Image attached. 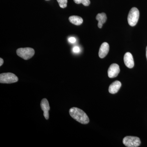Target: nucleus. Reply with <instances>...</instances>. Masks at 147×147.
Instances as JSON below:
<instances>
[{"label": "nucleus", "instance_id": "nucleus-1", "mask_svg": "<svg viewBox=\"0 0 147 147\" xmlns=\"http://www.w3.org/2000/svg\"><path fill=\"white\" fill-rule=\"evenodd\" d=\"M69 114L70 116L83 124H87L90 121L86 113L83 110L76 107H73L69 110Z\"/></svg>", "mask_w": 147, "mask_h": 147}, {"label": "nucleus", "instance_id": "nucleus-2", "mask_svg": "<svg viewBox=\"0 0 147 147\" xmlns=\"http://www.w3.org/2000/svg\"><path fill=\"white\" fill-rule=\"evenodd\" d=\"M16 54L20 57L27 60L33 57L35 51L33 48L30 47L20 48L16 50Z\"/></svg>", "mask_w": 147, "mask_h": 147}, {"label": "nucleus", "instance_id": "nucleus-3", "mask_svg": "<svg viewBox=\"0 0 147 147\" xmlns=\"http://www.w3.org/2000/svg\"><path fill=\"white\" fill-rule=\"evenodd\" d=\"M139 12L136 7H132L129 11L127 17V21L129 25L131 27L136 26L139 20Z\"/></svg>", "mask_w": 147, "mask_h": 147}, {"label": "nucleus", "instance_id": "nucleus-4", "mask_svg": "<svg viewBox=\"0 0 147 147\" xmlns=\"http://www.w3.org/2000/svg\"><path fill=\"white\" fill-rule=\"evenodd\" d=\"M18 79L16 75L12 73H3L0 74L1 84H10L18 82Z\"/></svg>", "mask_w": 147, "mask_h": 147}, {"label": "nucleus", "instance_id": "nucleus-5", "mask_svg": "<svg viewBox=\"0 0 147 147\" xmlns=\"http://www.w3.org/2000/svg\"><path fill=\"white\" fill-rule=\"evenodd\" d=\"M123 144L127 147H139L141 144V141L139 137L133 136H127L123 140Z\"/></svg>", "mask_w": 147, "mask_h": 147}, {"label": "nucleus", "instance_id": "nucleus-6", "mask_svg": "<svg viewBox=\"0 0 147 147\" xmlns=\"http://www.w3.org/2000/svg\"><path fill=\"white\" fill-rule=\"evenodd\" d=\"M120 69L118 65L116 63L112 64L108 69V76L109 78H113L117 77L119 73Z\"/></svg>", "mask_w": 147, "mask_h": 147}, {"label": "nucleus", "instance_id": "nucleus-7", "mask_svg": "<svg viewBox=\"0 0 147 147\" xmlns=\"http://www.w3.org/2000/svg\"><path fill=\"white\" fill-rule=\"evenodd\" d=\"M40 107L43 111V115L46 120L49 118V111L50 110V106L49 102L46 98H43L40 102Z\"/></svg>", "mask_w": 147, "mask_h": 147}, {"label": "nucleus", "instance_id": "nucleus-8", "mask_svg": "<svg viewBox=\"0 0 147 147\" xmlns=\"http://www.w3.org/2000/svg\"><path fill=\"white\" fill-rule=\"evenodd\" d=\"M125 64L128 68H132L134 66V61L133 56L130 53H127L124 56Z\"/></svg>", "mask_w": 147, "mask_h": 147}, {"label": "nucleus", "instance_id": "nucleus-9", "mask_svg": "<svg viewBox=\"0 0 147 147\" xmlns=\"http://www.w3.org/2000/svg\"><path fill=\"white\" fill-rule=\"evenodd\" d=\"M110 49L109 44L106 42L102 43L99 49L98 55L99 57L102 59L104 58L108 55Z\"/></svg>", "mask_w": 147, "mask_h": 147}, {"label": "nucleus", "instance_id": "nucleus-10", "mask_svg": "<svg viewBox=\"0 0 147 147\" xmlns=\"http://www.w3.org/2000/svg\"><path fill=\"white\" fill-rule=\"evenodd\" d=\"M121 86V84L119 81H116L110 85L109 88V92L110 93H117L119 91Z\"/></svg>", "mask_w": 147, "mask_h": 147}, {"label": "nucleus", "instance_id": "nucleus-11", "mask_svg": "<svg viewBox=\"0 0 147 147\" xmlns=\"http://www.w3.org/2000/svg\"><path fill=\"white\" fill-rule=\"evenodd\" d=\"M96 19L98 21V26L99 28H101L102 25L107 21V16L105 13H98L96 16Z\"/></svg>", "mask_w": 147, "mask_h": 147}, {"label": "nucleus", "instance_id": "nucleus-12", "mask_svg": "<svg viewBox=\"0 0 147 147\" xmlns=\"http://www.w3.org/2000/svg\"><path fill=\"white\" fill-rule=\"evenodd\" d=\"M69 20L71 24L76 25V26L81 25L83 22V18L80 16H70L69 18Z\"/></svg>", "mask_w": 147, "mask_h": 147}, {"label": "nucleus", "instance_id": "nucleus-13", "mask_svg": "<svg viewBox=\"0 0 147 147\" xmlns=\"http://www.w3.org/2000/svg\"><path fill=\"white\" fill-rule=\"evenodd\" d=\"M74 1L76 4H79L82 3L85 6L89 5L90 3V0H74Z\"/></svg>", "mask_w": 147, "mask_h": 147}, {"label": "nucleus", "instance_id": "nucleus-14", "mask_svg": "<svg viewBox=\"0 0 147 147\" xmlns=\"http://www.w3.org/2000/svg\"><path fill=\"white\" fill-rule=\"evenodd\" d=\"M61 8H65L67 6V0H57Z\"/></svg>", "mask_w": 147, "mask_h": 147}, {"label": "nucleus", "instance_id": "nucleus-15", "mask_svg": "<svg viewBox=\"0 0 147 147\" xmlns=\"http://www.w3.org/2000/svg\"><path fill=\"white\" fill-rule=\"evenodd\" d=\"M73 52L75 53H80V48L78 46H75V47H73Z\"/></svg>", "mask_w": 147, "mask_h": 147}, {"label": "nucleus", "instance_id": "nucleus-16", "mask_svg": "<svg viewBox=\"0 0 147 147\" xmlns=\"http://www.w3.org/2000/svg\"><path fill=\"white\" fill-rule=\"evenodd\" d=\"M68 41H69L70 43H74L76 42V38L74 37H69V38H68Z\"/></svg>", "mask_w": 147, "mask_h": 147}, {"label": "nucleus", "instance_id": "nucleus-17", "mask_svg": "<svg viewBox=\"0 0 147 147\" xmlns=\"http://www.w3.org/2000/svg\"><path fill=\"white\" fill-rule=\"evenodd\" d=\"M3 60L1 58H0V66H1L3 65Z\"/></svg>", "mask_w": 147, "mask_h": 147}, {"label": "nucleus", "instance_id": "nucleus-18", "mask_svg": "<svg viewBox=\"0 0 147 147\" xmlns=\"http://www.w3.org/2000/svg\"><path fill=\"white\" fill-rule=\"evenodd\" d=\"M146 58L147 59V46L146 48Z\"/></svg>", "mask_w": 147, "mask_h": 147}]
</instances>
